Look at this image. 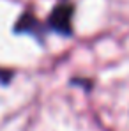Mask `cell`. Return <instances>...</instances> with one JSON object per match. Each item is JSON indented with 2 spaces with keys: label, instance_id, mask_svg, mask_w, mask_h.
<instances>
[{
  "label": "cell",
  "instance_id": "6da1fadb",
  "mask_svg": "<svg viewBox=\"0 0 129 131\" xmlns=\"http://www.w3.org/2000/svg\"><path fill=\"white\" fill-rule=\"evenodd\" d=\"M71 20H73V7L67 4H60L53 9L50 16V25L53 30L60 34H69L71 32Z\"/></svg>",
  "mask_w": 129,
  "mask_h": 131
}]
</instances>
